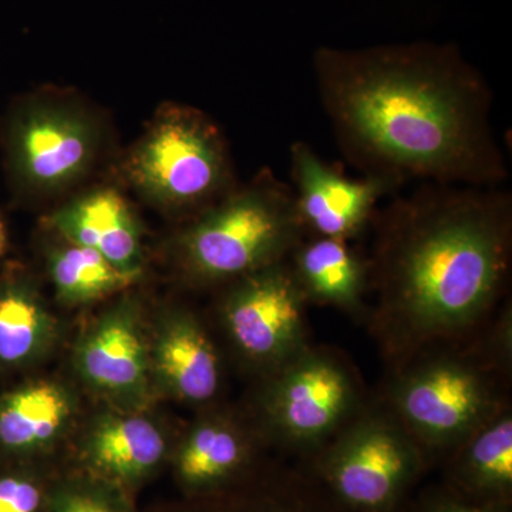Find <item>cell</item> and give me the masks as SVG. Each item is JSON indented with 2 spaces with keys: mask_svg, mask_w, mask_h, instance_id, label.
Segmentation results:
<instances>
[{
  "mask_svg": "<svg viewBox=\"0 0 512 512\" xmlns=\"http://www.w3.org/2000/svg\"><path fill=\"white\" fill-rule=\"evenodd\" d=\"M57 336L55 316L32 279L18 269L0 275V372L42 360Z\"/></svg>",
  "mask_w": 512,
  "mask_h": 512,
  "instance_id": "ffe728a7",
  "label": "cell"
},
{
  "mask_svg": "<svg viewBox=\"0 0 512 512\" xmlns=\"http://www.w3.org/2000/svg\"><path fill=\"white\" fill-rule=\"evenodd\" d=\"M444 461V484L478 500L512 504V406L461 441Z\"/></svg>",
  "mask_w": 512,
  "mask_h": 512,
  "instance_id": "d6986e66",
  "label": "cell"
},
{
  "mask_svg": "<svg viewBox=\"0 0 512 512\" xmlns=\"http://www.w3.org/2000/svg\"><path fill=\"white\" fill-rule=\"evenodd\" d=\"M52 225L64 241L99 252L124 274L141 275L140 224L119 192L109 188L89 192L57 210Z\"/></svg>",
  "mask_w": 512,
  "mask_h": 512,
  "instance_id": "ac0fdd59",
  "label": "cell"
},
{
  "mask_svg": "<svg viewBox=\"0 0 512 512\" xmlns=\"http://www.w3.org/2000/svg\"><path fill=\"white\" fill-rule=\"evenodd\" d=\"M413 512H512V504L478 500L443 484L424 491Z\"/></svg>",
  "mask_w": 512,
  "mask_h": 512,
  "instance_id": "cb8c5ba5",
  "label": "cell"
},
{
  "mask_svg": "<svg viewBox=\"0 0 512 512\" xmlns=\"http://www.w3.org/2000/svg\"><path fill=\"white\" fill-rule=\"evenodd\" d=\"M288 262L309 305L333 308L366 322L370 308L369 261L350 242L306 235L288 256Z\"/></svg>",
  "mask_w": 512,
  "mask_h": 512,
  "instance_id": "e0dca14e",
  "label": "cell"
},
{
  "mask_svg": "<svg viewBox=\"0 0 512 512\" xmlns=\"http://www.w3.org/2000/svg\"><path fill=\"white\" fill-rule=\"evenodd\" d=\"M292 190L306 235L352 242L370 228L377 204L402 185L386 178L345 177L305 141L289 148Z\"/></svg>",
  "mask_w": 512,
  "mask_h": 512,
  "instance_id": "8fae6325",
  "label": "cell"
},
{
  "mask_svg": "<svg viewBox=\"0 0 512 512\" xmlns=\"http://www.w3.org/2000/svg\"><path fill=\"white\" fill-rule=\"evenodd\" d=\"M302 460L340 503L356 512L399 511L431 464L379 394H372L318 453Z\"/></svg>",
  "mask_w": 512,
  "mask_h": 512,
  "instance_id": "8992f818",
  "label": "cell"
},
{
  "mask_svg": "<svg viewBox=\"0 0 512 512\" xmlns=\"http://www.w3.org/2000/svg\"><path fill=\"white\" fill-rule=\"evenodd\" d=\"M99 138L92 116L70 101H22L3 133L10 181L25 194L63 190L89 171Z\"/></svg>",
  "mask_w": 512,
  "mask_h": 512,
  "instance_id": "9c48e42d",
  "label": "cell"
},
{
  "mask_svg": "<svg viewBox=\"0 0 512 512\" xmlns=\"http://www.w3.org/2000/svg\"><path fill=\"white\" fill-rule=\"evenodd\" d=\"M158 512H356L340 503L312 467L262 461L237 484L218 493L184 498Z\"/></svg>",
  "mask_w": 512,
  "mask_h": 512,
  "instance_id": "9a60e30c",
  "label": "cell"
},
{
  "mask_svg": "<svg viewBox=\"0 0 512 512\" xmlns=\"http://www.w3.org/2000/svg\"><path fill=\"white\" fill-rule=\"evenodd\" d=\"M6 251H8V229L0 217V259L5 256Z\"/></svg>",
  "mask_w": 512,
  "mask_h": 512,
  "instance_id": "d4e9b609",
  "label": "cell"
},
{
  "mask_svg": "<svg viewBox=\"0 0 512 512\" xmlns=\"http://www.w3.org/2000/svg\"><path fill=\"white\" fill-rule=\"evenodd\" d=\"M313 73L340 151L363 175L471 187L510 178L490 84L456 45L322 46Z\"/></svg>",
  "mask_w": 512,
  "mask_h": 512,
  "instance_id": "6da1fadb",
  "label": "cell"
},
{
  "mask_svg": "<svg viewBox=\"0 0 512 512\" xmlns=\"http://www.w3.org/2000/svg\"><path fill=\"white\" fill-rule=\"evenodd\" d=\"M74 367L80 379L116 409H146L154 389L150 339L134 299H121L80 336Z\"/></svg>",
  "mask_w": 512,
  "mask_h": 512,
  "instance_id": "30bf717a",
  "label": "cell"
},
{
  "mask_svg": "<svg viewBox=\"0 0 512 512\" xmlns=\"http://www.w3.org/2000/svg\"><path fill=\"white\" fill-rule=\"evenodd\" d=\"M43 512H137L134 495L84 471L60 468Z\"/></svg>",
  "mask_w": 512,
  "mask_h": 512,
  "instance_id": "7402d4cb",
  "label": "cell"
},
{
  "mask_svg": "<svg viewBox=\"0 0 512 512\" xmlns=\"http://www.w3.org/2000/svg\"><path fill=\"white\" fill-rule=\"evenodd\" d=\"M370 396L348 355L312 343L259 379L251 417L269 446L309 458L362 410Z\"/></svg>",
  "mask_w": 512,
  "mask_h": 512,
  "instance_id": "5b68a950",
  "label": "cell"
},
{
  "mask_svg": "<svg viewBox=\"0 0 512 512\" xmlns=\"http://www.w3.org/2000/svg\"><path fill=\"white\" fill-rule=\"evenodd\" d=\"M269 447L251 414L205 413L195 421L171 453L168 467L184 498L205 497L225 490L262 463Z\"/></svg>",
  "mask_w": 512,
  "mask_h": 512,
  "instance_id": "7c38bea8",
  "label": "cell"
},
{
  "mask_svg": "<svg viewBox=\"0 0 512 512\" xmlns=\"http://www.w3.org/2000/svg\"><path fill=\"white\" fill-rule=\"evenodd\" d=\"M379 397L431 461L512 406V305L464 338L421 350L387 370Z\"/></svg>",
  "mask_w": 512,
  "mask_h": 512,
  "instance_id": "3957f363",
  "label": "cell"
},
{
  "mask_svg": "<svg viewBox=\"0 0 512 512\" xmlns=\"http://www.w3.org/2000/svg\"><path fill=\"white\" fill-rule=\"evenodd\" d=\"M309 306L285 259L224 285L218 313L235 355L261 379L312 345Z\"/></svg>",
  "mask_w": 512,
  "mask_h": 512,
  "instance_id": "ba28073f",
  "label": "cell"
},
{
  "mask_svg": "<svg viewBox=\"0 0 512 512\" xmlns=\"http://www.w3.org/2000/svg\"><path fill=\"white\" fill-rule=\"evenodd\" d=\"M127 173L148 200L195 215L235 188L220 128L188 107L157 117L131 153Z\"/></svg>",
  "mask_w": 512,
  "mask_h": 512,
  "instance_id": "52a82bcc",
  "label": "cell"
},
{
  "mask_svg": "<svg viewBox=\"0 0 512 512\" xmlns=\"http://www.w3.org/2000/svg\"><path fill=\"white\" fill-rule=\"evenodd\" d=\"M306 237L291 185L269 170L194 215L178 238V264L195 286H224L285 261Z\"/></svg>",
  "mask_w": 512,
  "mask_h": 512,
  "instance_id": "277c9868",
  "label": "cell"
},
{
  "mask_svg": "<svg viewBox=\"0 0 512 512\" xmlns=\"http://www.w3.org/2000/svg\"><path fill=\"white\" fill-rule=\"evenodd\" d=\"M367 328L387 370L464 338L510 286L512 195L501 187L420 183L377 210Z\"/></svg>",
  "mask_w": 512,
  "mask_h": 512,
  "instance_id": "7a4b0ae2",
  "label": "cell"
},
{
  "mask_svg": "<svg viewBox=\"0 0 512 512\" xmlns=\"http://www.w3.org/2000/svg\"><path fill=\"white\" fill-rule=\"evenodd\" d=\"M62 467L46 461L0 458V512H43Z\"/></svg>",
  "mask_w": 512,
  "mask_h": 512,
  "instance_id": "603a6c76",
  "label": "cell"
},
{
  "mask_svg": "<svg viewBox=\"0 0 512 512\" xmlns=\"http://www.w3.org/2000/svg\"><path fill=\"white\" fill-rule=\"evenodd\" d=\"M173 448L167 434L143 410L114 407L90 421L66 466L136 495L168 467Z\"/></svg>",
  "mask_w": 512,
  "mask_h": 512,
  "instance_id": "4fadbf2b",
  "label": "cell"
},
{
  "mask_svg": "<svg viewBox=\"0 0 512 512\" xmlns=\"http://www.w3.org/2000/svg\"><path fill=\"white\" fill-rule=\"evenodd\" d=\"M151 377L167 396L211 406L224 384V365L210 332L194 312L171 309L150 339Z\"/></svg>",
  "mask_w": 512,
  "mask_h": 512,
  "instance_id": "5bb4252c",
  "label": "cell"
},
{
  "mask_svg": "<svg viewBox=\"0 0 512 512\" xmlns=\"http://www.w3.org/2000/svg\"><path fill=\"white\" fill-rule=\"evenodd\" d=\"M47 264L57 301L67 308L92 305L138 279L119 271L99 252L67 241L53 249Z\"/></svg>",
  "mask_w": 512,
  "mask_h": 512,
  "instance_id": "44dd1931",
  "label": "cell"
},
{
  "mask_svg": "<svg viewBox=\"0 0 512 512\" xmlns=\"http://www.w3.org/2000/svg\"><path fill=\"white\" fill-rule=\"evenodd\" d=\"M76 416V399L53 380H32L0 396V458L47 461Z\"/></svg>",
  "mask_w": 512,
  "mask_h": 512,
  "instance_id": "2e32d148",
  "label": "cell"
}]
</instances>
